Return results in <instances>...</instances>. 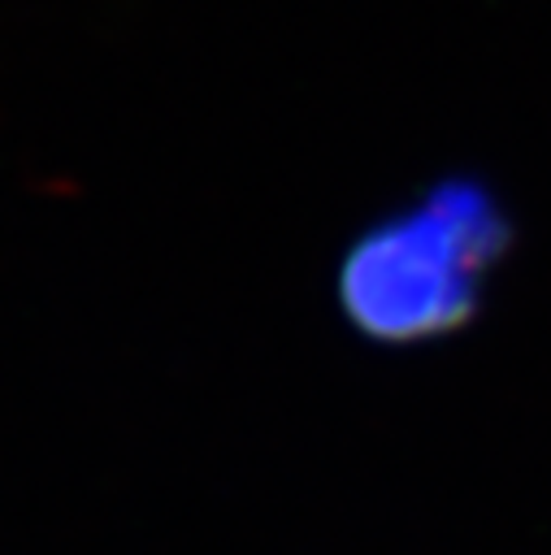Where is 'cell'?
I'll return each instance as SVG.
<instances>
[{
    "mask_svg": "<svg viewBox=\"0 0 551 555\" xmlns=\"http://www.w3.org/2000/svg\"><path fill=\"white\" fill-rule=\"evenodd\" d=\"M516 243L512 212L477 173H443L373 217L334 264V308L373 347L460 334Z\"/></svg>",
    "mask_w": 551,
    "mask_h": 555,
    "instance_id": "6da1fadb",
    "label": "cell"
}]
</instances>
